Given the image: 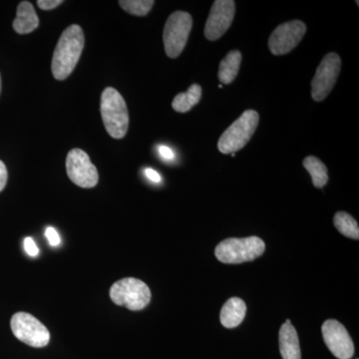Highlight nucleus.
Here are the masks:
<instances>
[{"instance_id":"nucleus-1","label":"nucleus","mask_w":359,"mask_h":359,"mask_svg":"<svg viewBox=\"0 0 359 359\" xmlns=\"http://www.w3.org/2000/svg\"><path fill=\"white\" fill-rule=\"evenodd\" d=\"M84 33L79 25L66 28L59 39L53 57L52 74L57 80H65L76 67L84 48Z\"/></svg>"},{"instance_id":"nucleus-2","label":"nucleus","mask_w":359,"mask_h":359,"mask_svg":"<svg viewBox=\"0 0 359 359\" xmlns=\"http://www.w3.org/2000/svg\"><path fill=\"white\" fill-rule=\"evenodd\" d=\"M101 115L106 131L112 138L122 139L129 127V113L121 94L107 87L101 95Z\"/></svg>"},{"instance_id":"nucleus-3","label":"nucleus","mask_w":359,"mask_h":359,"mask_svg":"<svg viewBox=\"0 0 359 359\" xmlns=\"http://www.w3.org/2000/svg\"><path fill=\"white\" fill-rule=\"evenodd\" d=\"M266 245L259 237L231 238L219 243L215 255L224 264H237L252 262L261 257Z\"/></svg>"},{"instance_id":"nucleus-4","label":"nucleus","mask_w":359,"mask_h":359,"mask_svg":"<svg viewBox=\"0 0 359 359\" xmlns=\"http://www.w3.org/2000/svg\"><path fill=\"white\" fill-rule=\"evenodd\" d=\"M259 116L254 110H247L219 137L218 149L223 154H235L244 148L255 134Z\"/></svg>"},{"instance_id":"nucleus-5","label":"nucleus","mask_w":359,"mask_h":359,"mask_svg":"<svg viewBox=\"0 0 359 359\" xmlns=\"http://www.w3.org/2000/svg\"><path fill=\"white\" fill-rule=\"evenodd\" d=\"M110 297L117 306H125L130 311H141L151 301V290L138 278H126L111 287Z\"/></svg>"},{"instance_id":"nucleus-6","label":"nucleus","mask_w":359,"mask_h":359,"mask_svg":"<svg viewBox=\"0 0 359 359\" xmlns=\"http://www.w3.org/2000/svg\"><path fill=\"white\" fill-rule=\"evenodd\" d=\"M193 26V18L185 11H176L168 18L163 40L170 58H177L185 48Z\"/></svg>"},{"instance_id":"nucleus-7","label":"nucleus","mask_w":359,"mask_h":359,"mask_svg":"<svg viewBox=\"0 0 359 359\" xmlns=\"http://www.w3.org/2000/svg\"><path fill=\"white\" fill-rule=\"evenodd\" d=\"M14 337L32 347H44L50 341V332L43 323L27 313L14 314L11 321Z\"/></svg>"},{"instance_id":"nucleus-8","label":"nucleus","mask_w":359,"mask_h":359,"mask_svg":"<svg viewBox=\"0 0 359 359\" xmlns=\"http://www.w3.org/2000/svg\"><path fill=\"white\" fill-rule=\"evenodd\" d=\"M341 60L334 52H330L321 60L311 81V96L320 102L330 95L339 78Z\"/></svg>"},{"instance_id":"nucleus-9","label":"nucleus","mask_w":359,"mask_h":359,"mask_svg":"<svg viewBox=\"0 0 359 359\" xmlns=\"http://www.w3.org/2000/svg\"><path fill=\"white\" fill-rule=\"evenodd\" d=\"M66 171L71 181L81 188H93L98 184V171L87 153L81 149H72L68 153Z\"/></svg>"},{"instance_id":"nucleus-10","label":"nucleus","mask_w":359,"mask_h":359,"mask_svg":"<svg viewBox=\"0 0 359 359\" xmlns=\"http://www.w3.org/2000/svg\"><path fill=\"white\" fill-rule=\"evenodd\" d=\"M306 32V25L302 21L283 23L271 33L269 40V50L273 55H285L297 47Z\"/></svg>"},{"instance_id":"nucleus-11","label":"nucleus","mask_w":359,"mask_h":359,"mask_svg":"<svg viewBox=\"0 0 359 359\" xmlns=\"http://www.w3.org/2000/svg\"><path fill=\"white\" fill-rule=\"evenodd\" d=\"M323 340L330 353L339 359H351L354 354V344L346 328L339 321L328 320L321 327Z\"/></svg>"},{"instance_id":"nucleus-12","label":"nucleus","mask_w":359,"mask_h":359,"mask_svg":"<svg viewBox=\"0 0 359 359\" xmlns=\"http://www.w3.org/2000/svg\"><path fill=\"white\" fill-rule=\"evenodd\" d=\"M236 4L233 0H217L205 26V36L215 41L228 32L235 18Z\"/></svg>"},{"instance_id":"nucleus-13","label":"nucleus","mask_w":359,"mask_h":359,"mask_svg":"<svg viewBox=\"0 0 359 359\" xmlns=\"http://www.w3.org/2000/svg\"><path fill=\"white\" fill-rule=\"evenodd\" d=\"M278 340L283 359H302L299 335L292 323H283Z\"/></svg>"},{"instance_id":"nucleus-14","label":"nucleus","mask_w":359,"mask_h":359,"mask_svg":"<svg viewBox=\"0 0 359 359\" xmlns=\"http://www.w3.org/2000/svg\"><path fill=\"white\" fill-rule=\"evenodd\" d=\"M39 25V18L32 4L22 1L18 7L16 18L13 21V29L18 34H28L34 32Z\"/></svg>"},{"instance_id":"nucleus-15","label":"nucleus","mask_w":359,"mask_h":359,"mask_svg":"<svg viewBox=\"0 0 359 359\" xmlns=\"http://www.w3.org/2000/svg\"><path fill=\"white\" fill-rule=\"evenodd\" d=\"M245 313L247 306L245 302L238 297H231L224 304L219 314V320L224 327H237L244 320Z\"/></svg>"},{"instance_id":"nucleus-16","label":"nucleus","mask_w":359,"mask_h":359,"mask_svg":"<svg viewBox=\"0 0 359 359\" xmlns=\"http://www.w3.org/2000/svg\"><path fill=\"white\" fill-rule=\"evenodd\" d=\"M242 62V53L233 50L226 54L219 63V79L223 84H231L237 77Z\"/></svg>"},{"instance_id":"nucleus-17","label":"nucleus","mask_w":359,"mask_h":359,"mask_svg":"<svg viewBox=\"0 0 359 359\" xmlns=\"http://www.w3.org/2000/svg\"><path fill=\"white\" fill-rule=\"evenodd\" d=\"M202 97V87L199 84H193L188 91L180 93L175 97L172 107L179 113H186L200 102Z\"/></svg>"},{"instance_id":"nucleus-18","label":"nucleus","mask_w":359,"mask_h":359,"mask_svg":"<svg viewBox=\"0 0 359 359\" xmlns=\"http://www.w3.org/2000/svg\"><path fill=\"white\" fill-rule=\"evenodd\" d=\"M304 167L311 174L313 186L323 188L328 181L327 169L325 165L318 158L309 156L304 160Z\"/></svg>"},{"instance_id":"nucleus-19","label":"nucleus","mask_w":359,"mask_h":359,"mask_svg":"<svg viewBox=\"0 0 359 359\" xmlns=\"http://www.w3.org/2000/svg\"><path fill=\"white\" fill-rule=\"evenodd\" d=\"M334 224L335 228L342 235L347 238H353V240H358V224L351 215L344 212H337L334 218Z\"/></svg>"},{"instance_id":"nucleus-20","label":"nucleus","mask_w":359,"mask_h":359,"mask_svg":"<svg viewBox=\"0 0 359 359\" xmlns=\"http://www.w3.org/2000/svg\"><path fill=\"white\" fill-rule=\"evenodd\" d=\"M155 2L153 0H121L120 6L127 13L136 16H145L150 13Z\"/></svg>"},{"instance_id":"nucleus-21","label":"nucleus","mask_w":359,"mask_h":359,"mask_svg":"<svg viewBox=\"0 0 359 359\" xmlns=\"http://www.w3.org/2000/svg\"><path fill=\"white\" fill-rule=\"evenodd\" d=\"M45 237L48 240L49 244L53 245V247H56L60 244V237H59L57 231H56L55 229L52 228V226H49V228L46 229L45 231Z\"/></svg>"},{"instance_id":"nucleus-22","label":"nucleus","mask_w":359,"mask_h":359,"mask_svg":"<svg viewBox=\"0 0 359 359\" xmlns=\"http://www.w3.org/2000/svg\"><path fill=\"white\" fill-rule=\"evenodd\" d=\"M25 249L30 257H36L39 255V249L35 244L32 238L28 237L25 240Z\"/></svg>"},{"instance_id":"nucleus-23","label":"nucleus","mask_w":359,"mask_h":359,"mask_svg":"<svg viewBox=\"0 0 359 359\" xmlns=\"http://www.w3.org/2000/svg\"><path fill=\"white\" fill-rule=\"evenodd\" d=\"M61 4H63L62 0H39L37 1L39 8L43 9V11H51V9L60 6Z\"/></svg>"},{"instance_id":"nucleus-24","label":"nucleus","mask_w":359,"mask_h":359,"mask_svg":"<svg viewBox=\"0 0 359 359\" xmlns=\"http://www.w3.org/2000/svg\"><path fill=\"white\" fill-rule=\"evenodd\" d=\"M7 178H8V174H7L6 165L2 161H0V192L6 188Z\"/></svg>"},{"instance_id":"nucleus-25","label":"nucleus","mask_w":359,"mask_h":359,"mask_svg":"<svg viewBox=\"0 0 359 359\" xmlns=\"http://www.w3.org/2000/svg\"><path fill=\"white\" fill-rule=\"evenodd\" d=\"M159 153L161 157L164 160L171 161L174 159L175 155L173 151L166 146H161L159 148Z\"/></svg>"},{"instance_id":"nucleus-26","label":"nucleus","mask_w":359,"mask_h":359,"mask_svg":"<svg viewBox=\"0 0 359 359\" xmlns=\"http://www.w3.org/2000/svg\"><path fill=\"white\" fill-rule=\"evenodd\" d=\"M145 175L150 181L154 182V183H160L161 180H162L159 173L156 172L155 170L150 169V168L145 170Z\"/></svg>"},{"instance_id":"nucleus-27","label":"nucleus","mask_w":359,"mask_h":359,"mask_svg":"<svg viewBox=\"0 0 359 359\" xmlns=\"http://www.w3.org/2000/svg\"><path fill=\"white\" fill-rule=\"evenodd\" d=\"M285 323H290V320H289V318H287V320H285Z\"/></svg>"},{"instance_id":"nucleus-28","label":"nucleus","mask_w":359,"mask_h":359,"mask_svg":"<svg viewBox=\"0 0 359 359\" xmlns=\"http://www.w3.org/2000/svg\"><path fill=\"white\" fill-rule=\"evenodd\" d=\"M0 91H1V78H0Z\"/></svg>"}]
</instances>
